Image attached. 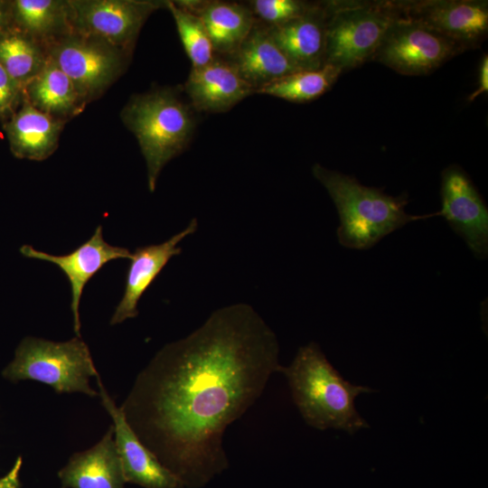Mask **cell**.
I'll use <instances>...</instances> for the list:
<instances>
[{
    "mask_svg": "<svg viewBox=\"0 0 488 488\" xmlns=\"http://www.w3.org/2000/svg\"><path fill=\"white\" fill-rule=\"evenodd\" d=\"M488 91V56L485 54L480 64L479 83L477 89L469 96V101H473L481 94Z\"/></svg>",
    "mask_w": 488,
    "mask_h": 488,
    "instance_id": "obj_29",
    "label": "cell"
},
{
    "mask_svg": "<svg viewBox=\"0 0 488 488\" xmlns=\"http://www.w3.org/2000/svg\"><path fill=\"white\" fill-rule=\"evenodd\" d=\"M278 372L286 377L293 401L308 426L351 435L369 427L355 407V399L372 389L344 380L318 343L301 346L292 362L281 366Z\"/></svg>",
    "mask_w": 488,
    "mask_h": 488,
    "instance_id": "obj_2",
    "label": "cell"
},
{
    "mask_svg": "<svg viewBox=\"0 0 488 488\" xmlns=\"http://www.w3.org/2000/svg\"><path fill=\"white\" fill-rule=\"evenodd\" d=\"M86 104L98 99L126 70L128 53L99 39L71 33L47 48Z\"/></svg>",
    "mask_w": 488,
    "mask_h": 488,
    "instance_id": "obj_7",
    "label": "cell"
},
{
    "mask_svg": "<svg viewBox=\"0 0 488 488\" xmlns=\"http://www.w3.org/2000/svg\"><path fill=\"white\" fill-rule=\"evenodd\" d=\"M65 121L47 115L26 100L5 120L10 151L19 159L42 161L57 149Z\"/></svg>",
    "mask_w": 488,
    "mask_h": 488,
    "instance_id": "obj_17",
    "label": "cell"
},
{
    "mask_svg": "<svg viewBox=\"0 0 488 488\" xmlns=\"http://www.w3.org/2000/svg\"><path fill=\"white\" fill-rule=\"evenodd\" d=\"M192 108L177 90L164 88L135 95L121 111L145 160L151 192L164 165L182 154L193 136L196 120Z\"/></svg>",
    "mask_w": 488,
    "mask_h": 488,
    "instance_id": "obj_4",
    "label": "cell"
},
{
    "mask_svg": "<svg viewBox=\"0 0 488 488\" xmlns=\"http://www.w3.org/2000/svg\"><path fill=\"white\" fill-rule=\"evenodd\" d=\"M404 16L421 22L460 44L476 47L488 31L486 1L448 0L401 4Z\"/></svg>",
    "mask_w": 488,
    "mask_h": 488,
    "instance_id": "obj_12",
    "label": "cell"
},
{
    "mask_svg": "<svg viewBox=\"0 0 488 488\" xmlns=\"http://www.w3.org/2000/svg\"><path fill=\"white\" fill-rule=\"evenodd\" d=\"M22 463V457H17L9 472L0 478V488H20V472Z\"/></svg>",
    "mask_w": 488,
    "mask_h": 488,
    "instance_id": "obj_28",
    "label": "cell"
},
{
    "mask_svg": "<svg viewBox=\"0 0 488 488\" xmlns=\"http://www.w3.org/2000/svg\"><path fill=\"white\" fill-rule=\"evenodd\" d=\"M58 476L61 488H124L112 425L93 446L73 454Z\"/></svg>",
    "mask_w": 488,
    "mask_h": 488,
    "instance_id": "obj_18",
    "label": "cell"
},
{
    "mask_svg": "<svg viewBox=\"0 0 488 488\" xmlns=\"http://www.w3.org/2000/svg\"><path fill=\"white\" fill-rule=\"evenodd\" d=\"M316 180L326 189L338 212V242L344 248L364 250L387 235L419 220L439 216L406 211V194L391 196L382 190L361 184L355 177L330 170L320 164L312 167Z\"/></svg>",
    "mask_w": 488,
    "mask_h": 488,
    "instance_id": "obj_3",
    "label": "cell"
},
{
    "mask_svg": "<svg viewBox=\"0 0 488 488\" xmlns=\"http://www.w3.org/2000/svg\"><path fill=\"white\" fill-rule=\"evenodd\" d=\"M324 64L342 72L372 60L390 25L402 16L400 3L326 4Z\"/></svg>",
    "mask_w": 488,
    "mask_h": 488,
    "instance_id": "obj_6",
    "label": "cell"
},
{
    "mask_svg": "<svg viewBox=\"0 0 488 488\" xmlns=\"http://www.w3.org/2000/svg\"><path fill=\"white\" fill-rule=\"evenodd\" d=\"M176 24L186 54L192 68L202 67L213 59V48L202 19L178 6L174 1H165Z\"/></svg>",
    "mask_w": 488,
    "mask_h": 488,
    "instance_id": "obj_25",
    "label": "cell"
},
{
    "mask_svg": "<svg viewBox=\"0 0 488 488\" xmlns=\"http://www.w3.org/2000/svg\"><path fill=\"white\" fill-rule=\"evenodd\" d=\"M342 71L330 64L315 70H302L288 74L258 89L256 93L291 102H307L318 99L335 82Z\"/></svg>",
    "mask_w": 488,
    "mask_h": 488,
    "instance_id": "obj_24",
    "label": "cell"
},
{
    "mask_svg": "<svg viewBox=\"0 0 488 488\" xmlns=\"http://www.w3.org/2000/svg\"><path fill=\"white\" fill-rule=\"evenodd\" d=\"M198 221L193 219L188 226L160 244L142 246L131 255L126 276L125 291L111 317L110 324H121L137 315V304L167 262L182 252L177 245L187 236L193 234Z\"/></svg>",
    "mask_w": 488,
    "mask_h": 488,
    "instance_id": "obj_14",
    "label": "cell"
},
{
    "mask_svg": "<svg viewBox=\"0 0 488 488\" xmlns=\"http://www.w3.org/2000/svg\"><path fill=\"white\" fill-rule=\"evenodd\" d=\"M463 51L452 39L403 14L390 25L372 60L400 74L418 76Z\"/></svg>",
    "mask_w": 488,
    "mask_h": 488,
    "instance_id": "obj_8",
    "label": "cell"
},
{
    "mask_svg": "<svg viewBox=\"0 0 488 488\" xmlns=\"http://www.w3.org/2000/svg\"><path fill=\"white\" fill-rule=\"evenodd\" d=\"M278 356L275 333L252 306L219 308L157 352L120 407L139 439L184 487L200 488L228 468L225 431L279 371Z\"/></svg>",
    "mask_w": 488,
    "mask_h": 488,
    "instance_id": "obj_1",
    "label": "cell"
},
{
    "mask_svg": "<svg viewBox=\"0 0 488 488\" xmlns=\"http://www.w3.org/2000/svg\"><path fill=\"white\" fill-rule=\"evenodd\" d=\"M196 15L205 26L213 51L228 54L236 52L256 23L252 11L237 3L204 1Z\"/></svg>",
    "mask_w": 488,
    "mask_h": 488,
    "instance_id": "obj_22",
    "label": "cell"
},
{
    "mask_svg": "<svg viewBox=\"0 0 488 488\" xmlns=\"http://www.w3.org/2000/svg\"><path fill=\"white\" fill-rule=\"evenodd\" d=\"M2 375L12 382L39 381L49 385L57 393L99 396V391L89 384V379L96 378L99 372L88 345L78 336L66 342L32 336L23 338Z\"/></svg>",
    "mask_w": 488,
    "mask_h": 488,
    "instance_id": "obj_5",
    "label": "cell"
},
{
    "mask_svg": "<svg viewBox=\"0 0 488 488\" xmlns=\"http://www.w3.org/2000/svg\"><path fill=\"white\" fill-rule=\"evenodd\" d=\"M48 57L45 46L23 32L10 27L0 33V64L23 89Z\"/></svg>",
    "mask_w": 488,
    "mask_h": 488,
    "instance_id": "obj_23",
    "label": "cell"
},
{
    "mask_svg": "<svg viewBox=\"0 0 488 488\" xmlns=\"http://www.w3.org/2000/svg\"><path fill=\"white\" fill-rule=\"evenodd\" d=\"M20 252L26 258L48 261L58 266L66 275L70 286V309L73 314V329L80 337V301L88 281L108 262L118 258H131L126 248L109 245L103 239L102 227L98 226L89 239L69 254L57 256L23 245Z\"/></svg>",
    "mask_w": 488,
    "mask_h": 488,
    "instance_id": "obj_13",
    "label": "cell"
},
{
    "mask_svg": "<svg viewBox=\"0 0 488 488\" xmlns=\"http://www.w3.org/2000/svg\"><path fill=\"white\" fill-rule=\"evenodd\" d=\"M23 94L33 108L65 122L82 112L87 105L50 56L41 71L23 87Z\"/></svg>",
    "mask_w": 488,
    "mask_h": 488,
    "instance_id": "obj_20",
    "label": "cell"
},
{
    "mask_svg": "<svg viewBox=\"0 0 488 488\" xmlns=\"http://www.w3.org/2000/svg\"><path fill=\"white\" fill-rule=\"evenodd\" d=\"M254 13L269 26L284 24L307 13L314 5L296 0H255Z\"/></svg>",
    "mask_w": 488,
    "mask_h": 488,
    "instance_id": "obj_26",
    "label": "cell"
},
{
    "mask_svg": "<svg viewBox=\"0 0 488 488\" xmlns=\"http://www.w3.org/2000/svg\"><path fill=\"white\" fill-rule=\"evenodd\" d=\"M12 27L11 1L0 0V33Z\"/></svg>",
    "mask_w": 488,
    "mask_h": 488,
    "instance_id": "obj_30",
    "label": "cell"
},
{
    "mask_svg": "<svg viewBox=\"0 0 488 488\" xmlns=\"http://www.w3.org/2000/svg\"><path fill=\"white\" fill-rule=\"evenodd\" d=\"M184 91L197 111L221 113L255 93L230 62L213 59L210 63L192 68Z\"/></svg>",
    "mask_w": 488,
    "mask_h": 488,
    "instance_id": "obj_15",
    "label": "cell"
},
{
    "mask_svg": "<svg viewBox=\"0 0 488 488\" xmlns=\"http://www.w3.org/2000/svg\"><path fill=\"white\" fill-rule=\"evenodd\" d=\"M327 6L314 5L307 13L284 24L267 26L277 45L299 70L324 65Z\"/></svg>",
    "mask_w": 488,
    "mask_h": 488,
    "instance_id": "obj_16",
    "label": "cell"
},
{
    "mask_svg": "<svg viewBox=\"0 0 488 488\" xmlns=\"http://www.w3.org/2000/svg\"><path fill=\"white\" fill-rule=\"evenodd\" d=\"M23 89L0 64V119H7L21 105Z\"/></svg>",
    "mask_w": 488,
    "mask_h": 488,
    "instance_id": "obj_27",
    "label": "cell"
},
{
    "mask_svg": "<svg viewBox=\"0 0 488 488\" xmlns=\"http://www.w3.org/2000/svg\"><path fill=\"white\" fill-rule=\"evenodd\" d=\"M99 397L113 421L114 439L127 483L144 488H184L182 480L164 465L132 429L121 407L116 405L99 374Z\"/></svg>",
    "mask_w": 488,
    "mask_h": 488,
    "instance_id": "obj_11",
    "label": "cell"
},
{
    "mask_svg": "<svg viewBox=\"0 0 488 488\" xmlns=\"http://www.w3.org/2000/svg\"><path fill=\"white\" fill-rule=\"evenodd\" d=\"M72 33L104 41L132 53L146 19L165 1L68 0Z\"/></svg>",
    "mask_w": 488,
    "mask_h": 488,
    "instance_id": "obj_9",
    "label": "cell"
},
{
    "mask_svg": "<svg viewBox=\"0 0 488 488\" xmlns=\"http://www.w3.org/2000/svg\"><path fill=\"white\" fill-rule=\"evenodd\" d=\"M440 196L444 217L476 258L488 257V208L466 173L453 164L441 174Z\"/></svg>",
    "mask_w": 488,
    "mask_h": 488,
    "instance_id": "obj_10",
    "label": "cell"
},
{
    "mask_svg": "<svg viewBox=\"0 0 488 488\" xmlns=\"http://www.w3.org/2000/svg\"><path fill=\"white\" fill-rule=\"evenodd\" d=\"M12 27L38 41L47 49L72 33L68 0H13Z\"/></svg>",
    "mask_w": 488,
    "mask_h": 488,
    "instance_id": "obj_21",
    "label": "cell"
},
{
    "mask_svg": "<svg viewBox=\"0 0 488 488\" xmlns=\"http://www.w3.org/2000/svg\"><path fill=\"white\" fill-rule=\"evenodd\" d=\"M230 62L256 91L278 79L302 70L295 66L274 42L267 27L254 24Z\"/></svg>",
    "mask_w": 488,
    "mask_h": 488,
    "instance_id": "obj_19",
    "label": "cell"
}]
</instances>
